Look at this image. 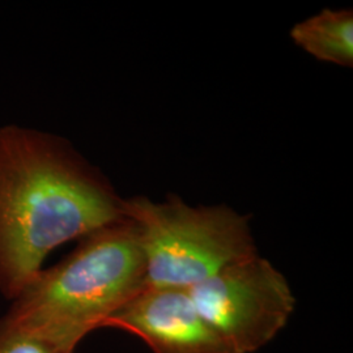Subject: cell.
Returning a JSON list of instances; mask_svg holds the SVG:
<instances>
[{
	"label": "cell",
	"instance_id": "4",
	"mask_svg": "<svg viewBox=\"0 0 353 353\" xmlns=\"http://www.w3.org/2000/svg\"><path fill=\"white\" fill-rule=\"evenodd\" d=\"M203 319L232 353H254L287 326L296 297L285 276L255 254L189 288Z\"/></svg>",
	"mask_w": 353,
	"mask_h": 353
},
{
	"label": "cell",
	"instance_id": "3",
	"mask_svg": "<svg viewBox=\"0 0 353 353\" xmlns=\"http://www.w3.org/2000/svg\"><path fill=\"white\" fill-rule=\"evenodd\" d=\"M123 214L138 229L145 287L189 290L256 252L249 219L233 208L190 205L176 195L123 201Z\"/></svg>",
	"mask_w": 353,
	"mask_h": 353
},
{
	"label": "cell",
	"instance_id": "1",
	"mask_svg": "<svg viewBox=\"0 0 353 353\" xmlns=\"http://www.w3.org/2000/svg\"><path fill=\"white\" fill-rule=\"evenodd\" d=\"M123 201L67 140L0 126V292L13 300L54 249L122 220Z\"/></svg>",
	"mask_w": 353,
	"mask_h": 353
},
{
	"label": "cell",
	"instance_id": "5",
	"mask_svg": "<svg viewBox=\"0 0 353 353\" xmlns=\"http://www.w3.org/2000/svg\"><path fill=\"white\" fill-rule=\"evenodd\" d=\"M103 327L137 335L153 353H232L185 288L144 287Z\"/></svg>",
	"mask_w": 353,
	"mask_h": 353
},
{
	"label": "cell",
	"instance_id": "6",
	"mask_svg": "<svg viewBox=\"0 0 353 353\" xmlns=\"http://www.w3.org/2000/svg\"><path fill=\"white\" fill-rule=\"evenodd\" d=\"M292 41L321 62L353 67V12L323 10L290 29Z\"/></svg>",
	"mask_w": 353,
	"mask_h": 353
},
{
	"label": "cell",
	"instance_id": "2",
	"mask_svg": "<svg viewBox=\"0 0 353 353\" xmlns=\"http://www.w3.org/2000/svg\"><path fill=\"white\" fill-rule=\"evenodd\" d=\"M144 287L138 229L125 216L85 236L58 265L41 270L13 299L1 322L75 351Z\"/></svg>",
	"mask_w": 353,
	"mask_h": 353
},
{
	"label": "cell",
	"instance_id": "7",
	"mask_svg": "<svg viewBox=\"0 0 353 353\" xmlns=\"http://www.w3.org/2000/svg\"><path fill=\"white\" fill-rule=\"evenodd\" d=\"M0 353H75L46 336L0 322Z\"/></svg>",
	"mask_w": 353,
	"mask_h": 353
}]
</instances>
